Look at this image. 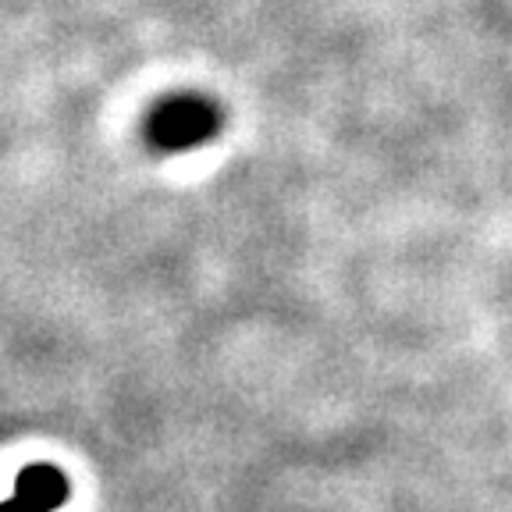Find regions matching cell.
<instances>
[{
    "label": "cell",
    "mask_w": 512,
    "mask_h": 512,
    "mask_svg": "<svg viewBox=\"0 0 512 512\" xmlns=\"http://www.w3.org/2000/svg\"><path fill=\"white\" fill-rule=\"evenodd\" d=\"M217 128V111L207 100H196V96H182V100H171L164 104L150 121V143L157 150H185V146H196Z\"/></svg>",
    "instance_id": "1"
},
{
    "label": "cell",
    "mask_w": 512,
    "mask_h": 512,
    "mask_svg": "<svg viewBox=\"0 0 512 512\" xmlns=\"http://www.w3.org/2000/svg\"><path fill=\"white\" fill-rule=\"evenodd\" d=\"M64 498V480L57 477L47 466H36V470L22 473V488H18V502L29 512H47L50 505H57Z\"/></svg>",
    "instance_id": "2"
},
{
    "label": "cell",
    "mask_w": 512,
    "mask_h": 512,
    "mask_svg": "<svg viewBox=\"0 0 512 512\" xmlns=\"http://www.w3.org/2000/svg\"><path fill=\"white\" fill-rule=\"evenodd\" d=\"M0 512H29V509H25L22 502H15V505H4V509H0Z\"/></svg>",
    "instance_id": "3"
}]
</instances>
